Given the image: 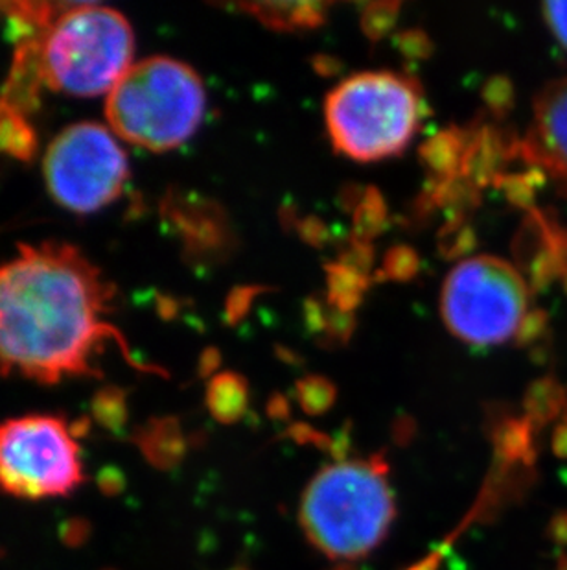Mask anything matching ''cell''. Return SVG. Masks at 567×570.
Masks as SVG:
<instances>
[{"instance_id":"19","label":"cell","mask_w":567,"mask_h":570,"mask_svg":"<svg viewBox=\"0 0 567 570\" xmlns=\"http://www.w3.org/2000/svg\"><path fill=\"white\" fill-rule=\"evenodd\" d=\"M544 17L551 28L553 36L567 50V2H549L544 6Z\"/></svg>"},{"instance_id":"7","label":"cell","mask_w":567,"mask_h":570,"mask_svg":"<svg viewBox=\"0 0 567 570\" xmlns=\"http://www.w3.org/2000/svg\"><path fill=\"white\" fill-rule=\"evenodd\" d=\"M442 316L451 333L468 344H501L524 327L529 288L504 258H468L446 279Z\"/></svg>"},{"instance_id":"10","label":"cell","mask_w":567,"mask_h":570,"mask_svg":"<svg viewBox=\"0 0 567 570\" xmlns=\"http://www.w3.org/2000/svg\"><path fill=\"white\" fill-rule=\"evenodd\" d=\"M133 442L139 446L142 456L153 468L173 469L182 462L187 452V442L182 436L179 421L173 417H156L135 432Z\"/></svg>"},{"instance_id":"14","label":"cell","mask_w":567,"mask_h":570,"mask_svg":"<svg viewBox=\"0 0 567 570\" xmlns=\"http://www.w3.org/2000/svg\"><path fill=\"white\" fill-rule=\"evenodd\" d=\"M92 417L109 432H122L128 425V397L117 386H106L92 399Z\"/></svg>"},{"instance_id":"17","label":"cell","mask_w":567,"mask_h":570,"mask_svg":"<svg viewBox=\"0 0 567 570\" xmlns=\"http://www.w3.org/2000/svg\"><path fill=\"white\" fill-rule=\"evenodd\" d=\"M397 4H372L364 13V27L372 38H381L397 17Z\"/></svg>"},{"instance_id":"18","label":"cell","mask_w":567,"mask_h":570,"mask_svg":"<svg viewBox=\"0 0 567 570\" xmlns=\"http://www.w3.org/2000/svg\"><path fill=\"white\" fill-rule=\"evenodd\" d=\"M59 535H61L64 547L78 549L81 544H86L87 539L91 535V522L83 517H72L61 524Z\"/></svg>"},{"instance_id":"22","label":"cell","mask_w":567,"mask_h":570,"mask_svg":"<svg viewBox=\"0 0 567 570\" xmlns=\"http://www.w3.org/2000/svg\"><path fill=\"white\" fill-rule=\"evenodd\" d=\"M339 570H345V569H339Z\"/></svg>"},{"instance_id":"16","label":"cell","mask_w":567,"mask_h":570,"mask_svg":"<svg viewBox=\"0 0 567 570\" xmlns=\"http://www.w3.org/2000/svg\"><path fill=\"white\" fill-rule=\"evenodd\" d=\"M426 154H428L429 165L440 173L450 174L459 163L465 165L462 139L454 134L440 135L439 139H435L426 148Z\"/></svg>"},{"instance_id":"20","label":"cell","mask_w":567,"mask_h":570,"mask_svg":"<svg viewBox=\"0 0 567 570\" xmlns=\"http://www.w3.org/2000/svg\"><path fill=\"white\" fill-rule=\"evenodd\" d=\"M97 484L106 497H115L126 490V479H123V473L120 469L113 468V465L103 468L102 471H100Z\"/></svg>"},{"instance_id":"2","label":"cell","mask_w":567,"mask_h":570,"mask_svg":"<svg viewBox=\"0 0 567 570\" xmlns=\"http://www.w3.org/2000/svg\"><path fill=\"white\" fill-rule=\"evenodd\" d=\"M381 458L342 460L322 468L300 499V527L330 560L354 561L378 549L397 517Z\"/></svg>"},{"instance_id":"4","label":"cell","mask_w":567,"mask_h":570,"mask_svg":"<svg viewBox=\"0 0 567 570\" xmlns=\"http://www.w3.org/2000/svg\"><path fill=\"white\" fill-rule=\"evenodd\" d=\"M133 28L120 11L67 4L39 41L44 86L72 97L111 92L133 65Z\"/></svg>"},{"instance_id":"21","label":"cell","mask_w":567,"mask_h":570,"mask_svg":"<svg viewBox=\"0 0 567 570\" xmlns=\"http://www.w3.org/2000/svg\"><path fill=\"white\" fill-rule=\"evenodd\" d=\"M437 567H439V554H431L429 558H426V560L420 561V563L407 570H437Z\"/></svg>"},{"instance_id":"12","label":"cell","mask_w":567,"mask_h":570,"mask_svg":"<svg viewBox=\"0 0 567 570\" xmlns=\"http://www.w3.org/2000/svg\"><path fill=\"white\" fill-rule=\"evenodd\" d=\"M249 403V390L240 375L236 373H221L216 375L207 386V406L215 420L220 423H236L246 414Z\"/></svg>"},{"instance_id":"11","label":"cell","mask_w":567,"mask_h":570,"mask_svg":"<svg viewBox=\"0 0 567 570\" xmlns=\"http://www.w3.org/2000/svg\"><path fill=\"white\" fill-rule=\"evenodd\" d=\"M241 10L258 17L275 30H305L325 21L328 4L321 2H271V4H243Z\"/></svg>"},{"instance_id":"1","label":"cell","mask_w":567,"mask_h":570,"mask_svg":"<svg viewBox=\"0 0 567 570\" xmlns=\"http://www.w3.org/2000/svg\"><path fill=\"white\" fill-rule=\"evenodd\" d=\"M115 286L69 244L21 246L0 264V373L43 384L64 377H100L94 358L117 342L135 361L126 338L109 323Z\"/></svg>"},{"instance_id":"13","label":"cell","mask_w":567,"mask_h":570,"mask_svg":"<svg viewBox=\"0 0 567 570\" xmlns=\"http://www.w3.org/2000/svg\"><path fill=\"white\" fill-rule=\"evenodd\" d=\"M38 150V135L28 115L0 102V151L21 161H30Z\"/></svg>"},{"instance_id":"3","label":"cell","mask_w":567,"mask_h":570,"mask_svg":"<svg viewBox=\"0 0 567 570\" xmlns=\"http://www.w3.org/2000/svg\"><path fill=\"white\" fill-rule=\"evenodd\" d=\"M205 108L198 72L156 56L131 65L109 92L106 117L120 139L146 150L170 151L198 131Z\"/></svg>"},{"instance_id":"8","label":"cell","mask_w":567,"mask_h":570,"mask_svg":"<svg viewBox=\"0 0 567 570\" xmlns=\"http://www.w3.org/2000/svg\"><path fill=\"white\" fill-rule=\"evenodd\" d=\"M44 179L64 209L94 213L122 194L129 163L113 134L97 122L69 126L44 156Z\"/></svg>"},{"instance_id":"6","label":"cell","mask_w":567,"mask_h":570,"mask_svg":"<svg viewBox=\"0 0 567 570\" xmlns=\"http://www.w3.org/2000/svg\"><path fill=\"white\" fill-rule=\"evenodd\" d=\"M81 449L72 426L58 415H22L0 423V493L47 501L86 484Z\"/></svg>"},{"instance_id":"15","label":"cell","mask_w":567,"mask_h":570,"mask_svg":"<svg viewBox=\"0 0 567 570\" xmlns=\"http://www.w3.org/2000/svg\"><path fill=\"white\" fill-rule=\"evenodd\" d=\"M299 403L306 414L321 415L332 409L336 401V387L332 382L322 377H308L297 386Z\"/></svg>"},{"instance_id":"9","label":"cell","mask_w":567,"mask_h":570,"mask_svg":"<svg viewBox=\"0 0 567 570\" xmlns=\"http://www.w3.org/2000/svg\"><path fill=\"white\" fill-rule=\"evenodd\" d=\"M525 156L567 190V76L549 83L536 98Z\"/></svg>"},{"instance_id":"5","label":"cell","mask_w":567,"mask_h":570,"mask_svg":"<svg viewBox=\"0 0 567 570\" xmlns=\"http://www.w3.org/2000/svg\"><path fill=\"white\" fill-rule=\"evenodd\" d=\"M336 150L354 161H381L406 150L422 122V92L395 72H361L341 81L325 106Z\"/></svg>"}]
</instances>
